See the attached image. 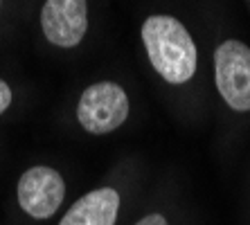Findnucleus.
<instances>
[{"mask_svg": "<svg viewBox=\"0 0 250 225\" xmlns=\"http://www.w3.org/2000/svg\"><path fill=\"white\" fill-rule=\"evenodd\" d=\"M142 41L153 70L167 83H185L194 77L198 52L181 20L174 16H149L142 25Z\"/></svg>", "mask_w": 250, "mask_h": 225, "instance_id": "f257e3e1", "label": "nucleus"}, {"mask_svg": "<svg viewBox=\"0 0 250 225\" xmlns=\"http://www.w3.org/2000/svg\"><path fill=\"white\" fill-rule=\"evenodd\" d=\"M128 99L124 88L113 81H102L86 88L77 106V120L93 135H106L126 122Z\"/></svg>", "mask_w": 250, "mask_h": 225, "instance_id": "f03ea898", "label": "nucleus"}, {"mask_svg": "<svg viewBox=\"0 0 250 225\" xmlns=\"http://www.w3.org/2000/svg\"><path fill=\"white\" fill-rule=\"evenodd\" d=\"M214 81L226 104L250 110V47L241 41H223L214 52Z\"/></svg>", "mask_w": 250, "mask_h": 225, "instance_id": "7ed1b4c3", "label": "nucleus"}, {"mask_svg": "<svg viewBox=\"0 0 250 225\" xmlns=\"http://www.w3.org/2000/svg\"><path fill=\"white\" fill-rule=\"evenodd\" d=\"M16 194L25 214L32 219H50L65 198V183L54 169L32 167L21 176Z\"/></svg>", "mask_w": 250, "mask_h": 225, "instance_id": "20e7f679", "label": "nucleus"}, {"mask_svg": "<svg viewBox=\"0 0 250 225\" xmlns=\"http://www.w3.org/2000/svg\"><path fill=\"white\" fill-rule=\"evenodd\" d=\"M41 27L52 45H79L88 29V2L86 0H45L41 9Z\"/></svg>", "mask_w": 250, "mask_h": 225, "instance_id": "39448f33", "label": "nucleus"}, {"mask_svg": "<svg viewBox=\"0 0 250 225\" xmlns=\"http://www.w3.org/2000/svg\"><path fill=\"white\" fill-rule=\"evenodd\" d=\"M117 212L120 194L113 187H102L79 198L59 225H115Z\"/></svg>", "mask_w": 250, "mask_h": 225, "instance_id": "423d86ee", "label": "nucleus"}, {"mask_svg": "<svg viewBox=\"0 0 250 225\" xmlns=\"http://www.w3.org/2000/svg\"><path fill=\"white\" fill-rule=\"evenodd\" d=\"M9 104H12V88L0 79V115L9 108Z\"/></svg>", "mask_w": 250, "mask_h": 225, "instance_id": "0eeeda50", "label": "nucleus"}, {"mask_svg": "<svg viewBox=\"0 0 250 225\" xmlns=\"http://www.w3.org/2000/svg\"><path fill=\"white\" fill-rule=\"evenodd\" d=\"M135 225H169L167 219H165L163 214H149L145 219H140Z\"/></svg>", "mask_w": 250, "mask_h": 225, "instance_id": "6e6552de", "label": "nucleus"}, {"mask_svg": "<svg viewBox=\"0 0 250 225\" xmlns=\"http://www.w3.org/2000/svg\"><path fill=\"white\" fill-rule=\"evenodd\" d=\"M0 2H2V0H0Z\"/></svg>", "mask_w": 250, "mask_h": 225, "instance_id": "1a4fd4ad", "label": "nucleus"}]
</instances>
